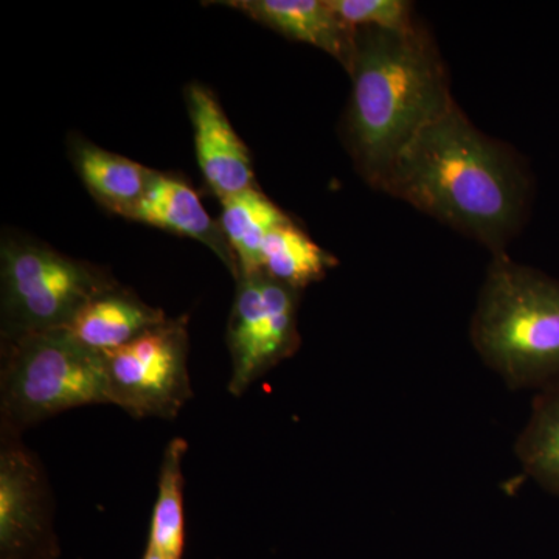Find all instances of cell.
<instances>
[{"mask_svg":"<svg viewBox=\"0 0 559 559\" xmlns=\"http://www.w3.org/2000/svg\"><path fill=\"white\" fill-rule=\"evenodd\" d=\"M380 190L496 255L524 223L530 179L520 157L477 130L454 102L403 150Z\"/></svg>","mask_w":559,"mask_h":559,"instance_id":"cell-1","label":"cell"},{"mask_svg":"<svg viewBox=\"0 0 559 559\" xmlns=\"http://www.w3.org/2000/svg\"><path fill=\"white\" fill-rule=\"evenodd\" d=\"M344 145L356 171L380 190L390 168L423 128L452 103L450 75L428 31L356 28Z\"/></svg>","mask_w":559,"mask_h":559,"instance_id":"cell-2","label":"cell"},{"mask_svg":"<svg viewBox=\"0 0 559 559\" xmlns=\"http://www.w3.org/2000/svg\"><path fill=\"white\" fill-rule=\"evenodd\" d=\"M471 341L511 388L559 377V282L496 253L471 322Z\"/></svg>","mask_w":559,"mask_h":559,"instance_id":"cell-3","label":"cell"},{"mask_svg":"<svg viewBox=\"0 0 559 559\" xmlns=\"http://www.w3.org/2000/svg\"><path fill=\"white\" fill-rule=\"evenodd\" d=\"M92 404H110L105 356L81 345L68 329L2 342L0 429L22 433Z\"/></svg>","mask_w":559,"mask_h":559,"instance_id":"cell-4","label":"cell"},{"mask_svg":"<svg viewBox=\"0 0 559 559\" xmlns=\"http://www.w3.org/2000/svg\"><path fill=\"white\" fill-rule=\"evenodd\" d=\"M2 342L68 329L75 316L116 280L46 245L7 238L2 242Z\"/></svg>","mask_w":559,"mask_h":559,"instance_id":"cell-5","label":"cell"},{"mask_svg":"<svg viewBox=\"0 0 559 559\" xmlns=\"http://www.w3.org/2000/svg\"><path fill=\"white\" fill-rule=\"evenodd\" d=\"M103 356L110 404L134 418L173 419L193 399L187 318L168 319Z\"/></svg>","mask_w":559,"mask_h":559,"instance_id":"cell-6","label":"cell"},{"mask_svg":"<svg viewBox=\"0 0 559 559\" xmlns=\"http://www.w3.org/2000/svg\"><path fill=\"white\" fill-rule=\"evenodd\" d=\"M237 282L227 345L231 362L229 392L241 396L299 347V290L267 277L264 272L242 275Z\"/></svg>","mask_w":559,"mask_h":559,"instance_id":"cell-7","label":"cell"},{"mask_svg":"<svg viewBox=\"0 0 559 559\" xmlns=\"http://www.w3.org/2000/svg\"><path fill=\"white\" fill-rule=\"evenodd\" d=\"M53 503L38 457L0 429V559H57Z\"/></svg>","mask_w":559,"mask_h":559,"instance_id":"cell-8","label":"cell"},{"mask_svg":"<svg viewBox=\"0 0 559 559\" xmlns=\"http://www.w3.org/2000/svg\"><path fill=\"white\" fill-rule=\"evenodd\" d=\"M186 103L193 127L198 164L209 189L219 198L255 187L250 154L238 138L218 98L209 87L190 83Z\"/></svg>","mask_w":559,"mask_h":559,"instance_id":"cell-9","label":"cell"},{"mask_svg":"<svg viewBox=\"0 0 559 559\" xmlns=\"http://www.w3.org/2000/svg\"><path fill=\"white\" fill-rule=\"evenodd\" d=\"M286 38L310 44L349 70L356 47V27L342 21L326 0H221Z\"/></svg>","mask_w":559,"mask_h":559,"instance_id":"cell-10","label":"cell"},{"mask_svg":"<svg viewBox=\"0 0 559 559\" xmlns=\"http://www.w3.org/2000/svg\"><path fill=\"white\" fill-rule=\"evenodd\" d=\"M127 219L148 224L180 237L193 238L212 249L231 275L238 278V266L221 226L202 205L200 194L186 180L154 171L148 189L143 193Z\"/></svg>","mask_w":559,"mask_h":559,"instance_id":"cell-11","label":"cell"},{"mask_svg":"<svg viewBox=\"0 0 559 559\" xmlns=\"http://www.w3.org/2000/svg\"><path fill=\"white\" fill-rule=\"evenodd\" d=\"M168 319L159 308L150 307L134 294L117 286L91 300L75 316L68 330L84 347L106 355L124 347Z\"/></svg>","mask_w":559,"mask_h":559,"instance_id":"cell-12","label":"cell"},{"mask_svg":"<svg viewBox=\"0 0 559 559\" xmlns=\"http://www.w3.org/2000/svg\"><path fill=\"white\" fill-rule=\"evenodd\" d=\"M70 154L92 197L110 213L128 218L148 189L154 171L83 139L72 142Z\"/></svg>","mask_w":559,"mask_h":559,"instance_id":"cell-13","label":"cell"},{"mask_svg":"<svg viewBox=\"0 0 559 559\" xmlns=\"http://www.w3.org/2000/svg\"><path fill=\"white\" fill-rule=\"evenodd\" d=\"M221 204L219 226L237 261L238 278L261 272L264 242L289 216L257 187L224 198Z\"/></svg>","mask_w":559,"mask_h":559,"instance_id":"cell-14","label":"cell"},{"mask_svg":"<svg viewBox=\"0 0 559 559\" xmlns=\"http://www.w3.org/2000/svg\"><path fill=\"white\" fill-rule=\"evenodd\" d=\"M336 266L334 255L320 248L290 219L271 231L261 255V272L296 290L319 282Z\"/></svg>","mask_w":559,"mask_h":559,"instance_id":"cell-15","label":"cell"},{"mask_svg":"<svg viewBox=\"0 0 559 559\" xmlns=\"http://www.w3.org/2000/svg\"><path fill=\"white\" fill-rule=\"evenodd\" d=\"M187 450L189 443L180 437L167 444L150 525L148 547L167 559H182L186 547L182 462Z\"/></svg>","mask_w":559,"mask_h":559,"instance_id":"cell-16","label":"cell"},{"mask_svg":"<svg viewBox=\"0 0 559 559\" xmlns=\"http://www.w3.org/2000/svg\"><path fill=\"white\" fill-rule=\"evenodd\" d=\"M516 452L530 476L559 495V393L536 404Z\"/></svg>","mask_w":559,"mask_h":559,"instance_id":"cell-17","label":"cell"},{"mask_svg":"<svg viewBox=\"0 0 559 559\" xmlns=\"http://www.w3.org/2000/svg\"><path fill=\"white\" fill-rule=\"evenodd\" d=\"M330 9L352 27L409 32L417 27L414 7L404 0H326Z\"/></svg>","mask_w":559,"mask_h":559,"instance_id":"cell-18","label":"cell"},{"mask_svg":"<svg viewBox=\"0 0 559 559\" xmlns=\"http://www.w3.org/2000/svg\"><path fill=\"white\" fill-rule=\"evenodd\" d=\"M143 559H167L164 555L159 554V551L151 549V547L146 546L145 555H143Z\"/></svg>","mask_w":559,"mask_h":559,"instance_id":"cell-19","label":"cell"}]
</instances>
